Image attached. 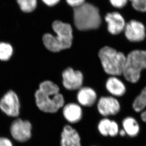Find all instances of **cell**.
<instances>
[{"label":"cell","mask_w":146,"mask_h":146,"mask_svg":"<svg viewBox=\"0 0 146 146\" xmlns=\"http://www.w3.org/2000/svg\"><path fill=\"white\" fill-rule=\"evenodd\" d=\"M52 29L55 35L45 33L42 38L43 45L51 52H59L71 47L73 40L72 29L70 24L59 20L52 22Z\"/></svg>","instance_id":"1"},{"label":"cell","mask_w":146,"mask_h":146,"mask_svg":"<svg viewBox=\"0 0 146 146\" xmlns=\"http://www.w3.org/2000/svg\"><path fill=\"white\" fill-rule=\"evenodd\" d=\"M14 53L11 44L6 42H0V61L7 62L10 60Z\"/></svg>","instance_id":"19"},{"label":"cell","mask_w":146,"mask_h":146,"mask_svg":"<svg viewBox=\"0 0 146 146\" xmlns=\"http://www.w3.org/2000/svg\"><path fill=\"white\" fill-rule=\"evenodd\" d=\"M102 67L105 72L112 76L123 74L126 57L123 52L109 46H105L98 52Z\"/></svg>","instance_id":"4"},{"label":"cell","mask_w":146,"mask_h":146,"mask_svg":"<svg viewBox=\"0 0 146 146\" xmlns=\"http://www.w3.org/2000/svg\"><path fill=\"white\" fill-rule=\"evenodd\" d=\"M99 113L104 117L114 115L121 110L119 101L113 96H106L100 98L97 105Z\"/></svg>","instance_id":"9"},{"label":"cell","mask_w":146,"mask_h":146,"mask_svg":"<svg viewBox=\"0 0 146 146\" xmlns=\"http://www.w3.org/2000/svg\"><path fill=\"white\" fill-rule=\"evenodd\" d=\"M124 33L126 38L132 42H139L146 37V29L141 22L131 20L126 24Z\"/></svg>","instance_id":"10"},{"label":"cell","mask_w":146,"mask_h":146,"mask_svg":"<svg viewBox=\"0 0 146 146\" xmlns=\"http://www.w3.org/2000/svg\"><path fill=\"white\" fill-rule=\"evenodd\" d=\"M63 115L68 122L75 123L80 121L82 118V109L79 104L69 103L64 107Z\"/></svg>","instance_id":"14"},{"label":"cell","mask_w":146,"mask_h":146,"mask_svg":"<svg viewBox=\"0 0 146 146\" xmlns=\"http://www.w3.org/2000/svg\"><path fill=\"white\" fill-rule=\"evenodd\" d=\"M106 87L108 92L113 97L123 96L126 91L124 83L116 76L109 78L106 81Z\"/></svg>","instance_id":"16"},{"label":"cell","mask_w":146,"mask_h":146,"mask_svg":"<svg viewBox=\"0 0 146 146\" xmlns=\"http://www.w3.org/2000/svg\"><path fill=\"white\" fill-rule=\"evenodd\" d=\"M119 134L122 137L125 136L126 135V132H125V131H124V130H123V129H121V130H119Z\"/></svg>","instance_id":"26"},{"label":"cell","mask_w":146,"mask_h":146,"mask_svg":"<svg viewBox=\"0 0 146 146\" xmlns=\"http://www.w3.org/2000/svg\"><path fill=\"white\" fill-rule=\"evenodd\" d=\"M105 20L108 24V31L111 34L116 35L124 31L125 21L123 16L119 13H108L105 17Z\"/></svg>","instance_id":"11"},{"label":"cell","mask_w":146,"mask_h":146,"mask_svg":"<svg viewBox=\"0 0 146 146\" xmlns=\"http://www.w3.org/2000/svg\"><path fill=\"white\" fill-rule=\"evenodd\" d=\"M144 69L146 70V50H135L126 57L123 74L127 81L135 83L139 80Z\"/></svg>","instance_id":"5"},{"label":"cell","mask_w":146,"mask_h":146,"mask_svg":"<svg viewBox=\"0 0 146 146\" xmlns=\"http://www.w3.org/2000/svg\"><path fill=\"white\" fill-rule=\"evenodd\" d=\"M19 102L15 93L8 91L0 100V108L4 113L11 117H16L19 113Z\"/></svg>","instance_id":"8"},{"label":"cell","mask_w":146,"mask_h":146,"mask_svg":"<svg viewBox=\"0 0 146 146\" xmlns=\"http://www.w3.org/2000/svg\"><path fill=\"white\" fill-rule=\"evenodd\" d=\"M77 99L80 106L91 107L97 101V93L90 87H81L78 92Z\"/></svg>","instance_id":"13"},{"label":"cell","mask_w":146,"mask_h":146,"mask_svg":"<svg viewBox=\"0 0 146 146\" xmlns=\"http://www.w3.org/2000/svg\"><path fill=\"white\" fill-rule=\"evenodd\" d=\"M122 125L123 129L129 136L135 137L139 133V123L134 117L128 116L125 118L122 122Z\"/></svg>","instance_id":"18"},{"label":"cell","mask_w":146,"mask_h":146,"mask_svg":"<svg viewBox=\"0 0 146 146\" xmlns=\"http://www.w3.org/2000/svg\"><path fill=\"white\" fill-rule=\"evenodd\" d=\"M73 20L76 28L82 31L97 29L101 24L98 9L88 3L73 9Z\"/></svg>","instance_id":"3"},{"label":"cell","mask_w":146,"mask_h":146,"mask_svg":"<svg viewBox=\"0 0 146 146\" xmlns=\"http://www.w3.org/2000/svg\"><path fill=\"white\" fill-rule=\"evenodd\" d=\"M128 0H109L113 6L116 8H123L127 4Z\"/></svg>","instance_id":"22"},{"label":"cell","mask_w":146,"mask_h":146,"mask_svg":"<svg viewBox=\"0 0 146 146\" xmlns=\"http://www.w3.org/2000/svg\"><path fill=\"white\" fill-rule=\"evenodd\" d=\"M59 88L50 80L40 83L39 89L35 93L36 103L43 112L54 113L64 106V96L60 93Z\"/></svg>","instance_id":"2"},{"label":"cell","mask_w":146,"mask_h":146,"mask_svg":"<svg viewBox=\"0 0 146 146\" xmlns=\"http://www.w3.org/2000/svg\"><path fill=\"white\" fill-rule=\"evenodd\" d=\"M69 5L73 8L79 7L85 3V0H65Z\"/></svg>","instance_id":"23"},{"label":"cell","mask_w":146,"mask_h":146,"mask_svg":"<svg viewBox=\"0 0 146 146\" xmlns=\"http://www.w3.org/2000/svg\"><path fill=\"white\" fill-rule=\"evenodd\" d=\"M62 84L69 90H75L81 88L83 82V75L79 70L67 68L62 73Z\"/></svg>","instance_id":"6"},{"label":"cell","mask_w":146,"mask_h":146,"mask_svg":"<svg viewBox=\"0 0 146 146\" xmlns=\"http://www.w3.org/2000/svg\"><path fill=\"white\" fill-rule=\"evenodd\" d=\"M42 2L48 7H52L59 3L60 0H41Z\"/></svg>","instance_id":"24"},{"label":"cell","mask_w":146,"mask_h":146,"mask_svg":"<svg viewBox=\"0 0 146 146\" xmlns=\"http://www.w3.org/2000/svg\"><path fill=\"white\" fill-rule=\"evenodd\" d=\"M99 133L104 136L115 137L119 134L118 124L114 120L105 118L99 121L98 126Z\"/></svg>","instance_id":"15"},{"label":"cell","mask_w":146,"mask_h":146,"mask_svg":"<svg viewBox=\"0 0 146 146\" xmlns=\"http://www.w3.org/2000/svg\"><path fill=\"white\" fill-rule=\"evenodd\" d=\"M61 146H81L79 133L70 125L64 126L61 134Z\"/></svg>","instance_id":"12"},{"label":"cell","mask_w":146,"mask_h":146,"mask_svg":"<svg viewBox=\"0 0 146 146\" xmlns=\"http://www.w3.org/2000/svg\"><path fill=\"white\" fill-rule=\"evenodd\" d=\"M19 9L22 13H31L37 8V0H16Z\"/></svg>","instance_id":"20"},{"label":"cell","mask_w":146,"mask_h":146,"mask_svg":"<svg viewBox=\"0 0 146 146\" xmlns=\"http://www.w3.org/2000/svg\"><path fill=\"white\" fill-rule=\"evenodd\" d=\"M131 2L132 7L137 11L146 12V0H128Z\"/></svg>","instance_id":"21"},{"label":"cell","mask_w":146,"mask_h":146,"mask_svg":"<svg viewBox=\"0 0 146 146\" xmlns=\"http://www.w3.org/2000/svg\"><path fill=\"white\" fill-rule=\"evenodd\" d=\"M0 146H13L11 141L7 138H0Z\"/></svg>","instance_id":"25"},{"label":"cell","mask_w":146,"mask_h":146,"mask_svg":"<svg viewBox=\"0 0 146 146\" xmlns=\"http://www.w3.org/2000/svg\"><path fill=\"white\" fill-rule=\"evenodd\" d=\"M31 128L32 126L29 121L18 119L11 124V132L16 141L25 142L31 136Z\"/></svg>","instance_id":"7"},{"label":"cell","mask_w":146,"mask_h":146,"mask_svg":"<svg viewBox=\"0 0 146 146\" xmlns=\"http://www.w3.org/2000/svg\"><path fill=\"white\" fill-rule=\"evenodd\" d=\"M132 108L135 112H141V119L146 123V87L134 100Z\"/></svg>","instance_id":"17"}]
</instances>
